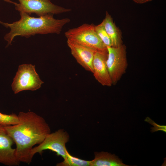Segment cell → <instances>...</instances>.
Wrapping results in <instances>:
<instances>
[{
    "label": "cell",
    "instance_id": "6da1fadb",
    "mask_svg": "<svg viewBox=\"0 0 166 166\" xmlns=\"http://www.w3.org/2000/svg\"><path fill=\"white\" fill-rule=\"evenodd\" d=\"M17 124L4 126L15 144V156L20 162L29 164L32 161L30 152L33 146L39 144L51 132L45 119L31 111L20 112Z\"/></svg>",
    "mask_w": 166,
    "mask_h": 166
},
{
    "label": "cell",
    "instance_id": "7a4b0ae2",
    "mask_svg": "<svg viewBox=\"0 0 166 166\" xmlns=\"http://www.w3.org/2000/svg\"><path fill=\"white\" fill-rule=\"evenodd\" d=\"M19 13L20 19L12 23L5 22L0 20L1 24L10 30L4 37V40L7 42V46L11 45L14 38L18 36L28 38L36 34H59L64 26L70 22L68 18L55 19L53 14L36 18L24 12Z\"/></svg>",
    "mask_w": 166,
    "mask_h": 166
},
{
    "label": "cell",
    "instance_id": "3957f363",
    "mask_svg": "<svg viewBox=\"0 0 166 166\" xmlns=\"http://www.w3.org/2000/svg\"><path fill=\"white\" fill-rule=\"evenodd\" d=\"M95 26L84 23L79 26L70 29L65 33L67 39L97 50L107 49L95 30Z\"/></svg>",
    "mask_w": 166,
    "mask_h": 166
},
{
    "label": "cell",
    "instance_id": "277c9868",
    "mask_svg": "<svg viewBox=\"0 0 166 166\" xmlns=\"http://www.w3.org/2000/svg\"><path fill=\"white\" fill-rule=\"evenodd\" d=\"M43 83L36 72L34 65L24 64L19 66L11 87L14 93L17 94L22 91L36 90Z\"/></svg>",
    "mask_w": 166,
    "mask_h": 166
},
{
    "label": "cell",
    "instance_id": "5b68a950",
    "mask_svg": "<svg viewBox=\"0 0 166 166\" xmlns=\"http://www.w3.org/2000/svg\"><path fill=\"white\" fill-rule=\"evenodd\" d=\"M107 48L108 52L107 66L112 85H115L126 73L128 67L126 47L123 44L117 47Z\"/></svg>",
    "mask_w": 166,
    "mask_h": 166
},
{
    "label": "cell",
    "instance_id": "8992f818",
    "mask_svg": "<svg viewBox=\"0 0 166 166\" xmlns=\"http://www.w3.org/2000/svg\"><path fill=\"white\" fill-rule=\"evenodd\" d=\"M69 139L68 133L63 129L50 132L41 143L33 148L30 152L31 157L33 159L36 154L42 155L44 151L49 150L55 152L57 155L61 156L64 159L68 153L65 145Z\"/></svg>",
    "mask_w": 166,
    "mask_h": 166
},
{
    "label": "cell",
    "instance_id": "52a82bcc",
    "mask_svg": "<svg viewBox=\"0 0 166 166\" xmlns=\"http://www.w3.org/2000/svg\"><path fill=\"white\" fill-rule=\"evenodd\" d=\"M15 9L19 12L30 15L36 14L38 17L47 14H57L69 12L71 10L56 5L49 0H18Z\"/></svg>",
    "mask_w": 166,
    "mask_h": 166
},
{
    "label": "cell",
    "instance_id": "ba28073f",
    "mask_svg": "<svg viewBox=\"0 0 166 166\" xmlns=\"http://www.w3.org/2000/svg\"><path fill=\"white\" fill-rule=\"evenodd\" d=\"M108 55L107 49L95 51L93 62V73L95 79L102 85L110 87L112 83L106 64Z\"/></svg>",
    "mask_w": 166,
    "mask_h": 166
},
{
    "label": "cell",
    "instance_id": "9c48e42d",
    "mask_svg": "<svg viewBox=\"0 0 166 166\" xmlns=\"http://www.w3.org/2000/svg\"><path fill=\"white\" fill-rule=\"evenodd\" d=\"M14 143L4 126L0 125V163L8 166L19 165L20 162L15 156Z\"/></svg>",
    "mask_w": 166,
    "mask_h": 166
},
{
    "label": "cell",
    "instance_id": "30bf717a",
    "mask_svg": "<svg viewBox=\"0 0 166 166\" xmlns=\"http://www.w3.org/2000/svg\"><path fill=\"white\" fill-rule=\"evenodd\" d=\"M67 45L72 55L77 62L87 71L93 73V62L94 54L97 50L67 40Z\"/></svg>",
    "mask_w": 166,
    "mask_h": 166
},
{
    "label": "cell",
    "instance_id": "8fae6325",
    "mask_svg": "<svg viewBox=\"0 0 166 166\" xmlns=\"http://www.w3.org/2000/svg\"><path fill=\"white\" fill-rule=\"evenodd\" d=\"M101 23L111 41L112 47H117L123 44L121 32L107 11Z\"/></svg>",
    "mask_w": 166,
    "mask_h": 166
},
{
    "label": "cell",
    "instance_id": "7c38bea8",
    "mask_svg": "<svg viewBox=\"0 0 166 166\" xmlns=\"http://www.w3.org/2000/svg\"><path fill=\"white\" fill-rule=\"evenodd\" d=\"M94 159L90 160V166H128L114 154L101 152H95Z\"/></svg>",
    "mask_w": 166,
    "mask_h": 166
},
{
    "label": "cell",
    "instance_id": "4fadbf2b",
    "mask_svg": "<svg viewBox=\"0 0 166 166\" xmlns=\"http://www.w3.org/2000/svg\"><path fill=\"white\" fill-rule=\"evenodd\" d=\"M63 161L57 163V166H90V161L85 160L71 155L69 152Z\"/></svg>",
    "mask_w": 166,
    "mask_h": 166
},
{
    "label": "cell",
    "instance_id": "5bb4252c",
    "mask_svg": "<svg viewBox=\"0 0 166 166\" xmlns=\"http://www.w3.org/2000/svg\"><path fill=\"white\" fill-rule=\"evenodd\" d=\"M95 30L99 38L106 47L112 46L111 41L101 23L95 26Z\"/></svg>",
    "mask_w": 166,
    "mask_h": 166
},
{
    "label": "cell",
    "instance_id": "9a60e30c",
    "mask_svg": "<svg viewBox=\"0 0 166 166\" xmlns=\"http://www.w3.org/2000/svg\"><path fill=\"white\" fill-rule=\"evenodd\" d=\"M18 115L14 113L8 115L0 112V125L7 126L15 125L19 123Z\"/></svg>",
    "mask_w": 166,
    "mask_h": 166
},
{
    "label": "cell",
    "instance_id": "2e32d148",
    "mask_svg": "<svg viewBox=\"0 0 166 166\" xmlns=\"http://www.w3.org/2000/svg\"><path fill=\"white\" fill-rule=\"evenodd\" d=\"M144 120L145 121L153 126V127H151V131L152 132H153L158 131H161L165 132H166V125H160L156 123L148 117H146Z\"/></svg>",
    "mask_w": 166,
    "mask_h": 166
},
{
    "label": "cell",
    "instance_id": "e0dca14e",
    "mask_svg": "<svg viewBox=\"0 0 166 166\" xmlns=\"http://www.w3.org/2000/svg\"><path fill=\"white\" fill-rule=\"evenodd\" d=\"M135 2L137 4H144L149 2H151L152 0H132Z\"/></svg>",
    "mask_w": 166,
    "mask_h": 166
},
{
    "label": "cell",
    "instance_id": "ac0fdd59",
    "mask_svg": "<svg viewBox=\"0 0 166 166\" xmlns=\"http://www.w3.org/2000/svg\"><path fill=\"white\" fill-rule=\"evenodd\" d=\"M3 0L4 1L6 2H8V3H12V4H14V5L15 3V2H14L12 1H11L10 0Z\"/></svg>",
    "mask_w": 166,
    "mask_h": 166
},
{
    "label": "cell",
    "instance_id": "d6986e66",
    "mask_svg": "<svg viewBox=\"0 0 166 166\" xmlns=\"http://www.w3.org/2000/svg\"><path fill=\"white\" fill-rule=\"evenodd\" d=\"M49 0L51 1V0Z\"/></svg>",
    "mask_w": 166,
    "mask_h": 166
}]
</instances>
